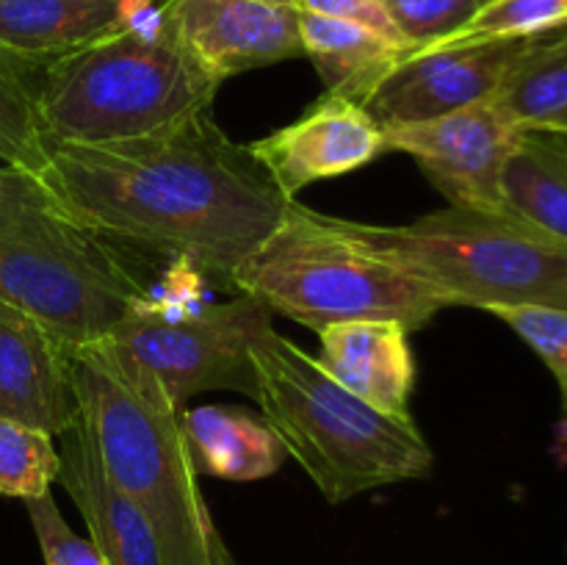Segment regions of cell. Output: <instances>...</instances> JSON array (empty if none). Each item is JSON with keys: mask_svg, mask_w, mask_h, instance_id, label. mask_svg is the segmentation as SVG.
I'll return each instance as SVG.
<instances>
[{"mask_svg": "<svg viewBox=\"0 0 567 565\" xmlns=\"http://www.w3.org/2000/svg\"><path fill=\"white\" fill-rule=\"evenodd\" d=\"M48 155L33 109V86L17 61L0 53V158L6 166L39 172Z\"/></svg>", "mask_w": 567, "mask_h": 565, "instance_id": "22", "label": "cell"}, {"mask_svg": "<svg viewBox=\"0 0 567 565\" xmlns=\"http://www.w3.org/2000/svg\"><path fill=\"white\" fill-rule=\"evenodd\" d=\"M410 330L399 321H341L319 330V363L327 374L388 415L410 419L415 358Z\"/></svg>", "mask_w": 567, "mask_h": 565, "instance_id": "15", "label": "cell"}, {"mask_svg": "<svg viewBox=\"0 0 567 565\" xmlns=\"http://www.w3.org/2000/svg\"><path fill=\"white\" fill-rule=\"evenodd\" d=\"M72 377L105 471L147 515L164 565H233L199 491L181 410L153 374L103 338L75 349Z\"/></svg>", "mask_w": 567, "mask_h": 565, "instance_id": "2", "label": "cell"}, {"mask_svg": "<svg viewBox=\"0 0 567 565\" xmlns=\"http://www.w3.org/2000/svg\"><path fill=\"white\" fill-rule=\"evenodd\" d=\"M482 3L485 0H385L393 25L413 53L454 37Z\"/></svg>", "mask_w": 567, "mask_h": 565, "instance_id": "25", "label": "cell"}, {"mask_svg": "<svg viewBox=\"0 0 567 565\" xmlns=\"http://www.w3.org/2000/svg\"><path fill=\"white\" fill-rule=\"evenodd\" d=\"M271 310L258 299L238 294L225 305H205L192 314H169L161 302L127 316L109 336L144 371L177 410L203 391L247 393L255 399L258 377L252 347L271 330Z\"/></svg>", "mask_w": 567, "mask_h": 565, "instance_id": "8", "label": "cell"}, {"mask_svg": "<svg viewBox=\"0 0 567 565\" xmlns=\"http://www.w3.org/2000/svg\"><path fill=\"white\" fill-rule=\"evenodd\" d=\"M230 291L316 332L363 319L399 321L413 332L452 308L441 291L352 244L324 214L293 199L275 233L233 271Z\"/></svg>", "mask_w": 567, "mask_h": 565, "instance_id": "7", "label": "cell"}, {"mask_svg": "<svg viewBox=\"0 0 567 565\" xmlns=\"http://www.w3.org/2000/svg\"><path fill=\"white\" fill-rule=\"evenodd\" d=\"M55 438H61L59 480L81 510L89 541L105 565H164L147 515L111 482L83 413Z\"/></svg>", "mask_w": 567, "mask_h": 565, "instance_id": "14", "label": "cell"}, {"mask_svg": "<svg viewBox=\"0 0 567 565\" xmlns=\"http://www.w3.org/2000/svg\"><path fill=\"white\" fill-rule=\"evenodd\" d=\"M299 33L305 55L313 61L327 94L354 100L360 105L404 55L413 53L369 28L310 11L299 14Z\"/></svg>", "mask_w": 567, "mask_h": 565, "instance_id": "18", "label": "cell"}, {"mask_svg": "<svg viewBox=\"0 0 567 565\" xmlns=\"http://www.w3.org/2000/svg\"><path fill=\"white\" fill-rule=\"evenodd\" d=\"M271 3H291V6H299V0H271Z\"/></svg>", "mask_w": 567, "mask_h": 565, "instance_id": "28", "label": "cell"}, {"mask_svg": "<svg viewBox=\"0 0 567 565\" xmlns=\"http://www.w3.org/2000/svg\"><path fill=\"white\" fill-rule=\"evenodd\" d=\"M25 504L37 541L42 546L44 565H105L97 546L70 530L61 510L55 507L53 493L48 491L42 496L25 499Z\"/></svg>", "mask_w": 567, "mask_h": 565, "instance_id": "26", "label": "cell"}, {"mask_svg": "<svg viewBox=\"0 0 567 565\" xmlns=\"http://www.w3.org/2000/svg\"><path fill=\"white\" fill-rule=\"evenodd\" d=\"M559 25H567V0H485L480 11L441 44L540 37Z\"/></svg>", "mask_w": 567, "mask_h": 565, "instance_id": "23", "label": "cell"}, {"mask_svg": "<svg viewBox=\"0 0 567 565\" xmlns=\"http://www.w3.org/2000/svg\"><path fill=\"white\" fill-rule=\"evenodd\" d=\"M520 127L491 100L413 125L388 127L385 150L415 158L454 208L507 214L502 170Z\"/></svg>", "mask_w": 567, "mask_h": 565, "instance_id": "9", "label": "cell"}, {"mask_svg": "<svg viewBox=\"0 0 567 565\" xmlns=\"http://www.w3.org/2000/svg\"><path fill=\"white\" fill-rule=\"evenodd\" d=\"M493 316L507 321L526 343L537 352V358L548 366L563 393V419L557 435L567 446V310L543 308V305H498L491 308Z\"/></svg>", "mask_w": 567, "mask_h": 565, "instance_id": "24", "label": "cell"}, {"mask_svg": "<svg viewBox=\"0 0 567 565\" xmlns=\"http://www.w3.org/2000/svg\"><path fill=\"white\" fill-rule=\"evenodd\" d=\"M75 349L25 310L0 299V415L61 435L81 419Z\"/></svg>", "mask_w": 567, "mask_h": 565, "instance_id": "13", "label": "cell"}, {"mask_svg": "<svg viewBox=\"0 0 567 565\" xmlns=\"http://www.w3.org/2000/svg\"><path fill=\"white\" fill-rule=\"evenodd\" d=\"M341 236L454 305H543L567 310V244L515 214L449 208L410 225H363L327 216Z\"/></svg>", "mask_w": 567, "mask_h": 565, "instance_id": "6", "label": "cell"}, {"mask_svg": "<svg viewBox=\"0 0 567 565\" xmlns=\"http://www.w3.org/2000/svg\"><path fill=\"white\" fill-rule=\"evenodd\" d=\"M509 214L567 244V133L524 131L502 170Z\"/></svg>", "mask_w": 567, "mask_h": 565, "instance_id": "20", "label": "cell"}, {"mask_svg": "<svg viewBox=\"0 0 567 565\" xmlns=\"http://www.w3.org/2000/svg\"><path fill=\"white\" fill-rule=\"evenodd\" d=\"M33 175L109 242L147 247L225 288L291 205L210 111L125 142L48 144Z\"/></svg>", "mask_w": 567, "mask_h": 565, "instance_id": "1", "label": "cell"}, {"mask_svg": "<svg viewBox=\"0 0 567 565\" xmlns=\"http://www.w3.org/2000/svg\"><path fill=\"white\" fill-rule=\"evenodd\" d=\"M532 39H487L415 50L377 83L363 109L388 131L485 103Z\"/></svg>", "mask_w": 567, "mask_h": 565, "instance_id": "10", "label": "cell"}, {"mask_svg": "<svg viewBox=\"0 0 567 565\" xmlns=\"http://www.w3.org/2000/svg\"><path fill=\"white\" fill-rule=\"evenodd\" d=\"M221 83L161 31H116L44 64L33 86L44 144H111L210 111Z\"/></svg>", "mask_w": 567, "mask_h": 565, "instance_id": "5", "label": "cell"}, {"mask_svg": "<svg viewBox=\"0 0 567 565\" xmlns=\"http://www.w3.org/2000/svg\"><path fill=\"white\" fill-rule=\"evenodd\" d=\"M192 465L197 474L230 482L271 476L286 463V446L258 415L230 404H203L181 413Z\"/></svg>", "mask_w": 567, "mask_h": 565, "instance_id": "17", "label": "cell"}, {"mask_svg": "<svg viewBox=\"0 0 567 565\" xmlns=\"http://www.w3.org/2000/svg\"><path fill=\"white\" fill-rule=\"evenodd\" d=\"M61 454L53 435L0 415V493L33 499L59 480Z\"/></svg>", "mask_w": 567, "mask_h": 565, "instance_id": "21", "label": "cell"}, {"mask_svg": "<svg viewBox=\"0 0 567 565\" xmlns=\"http://www.w3.org/2000/svg\"><path fill=\"white\" fill-rule=\"evenodd\" d=\"M288 199L305 186L347 175L380 158L385 131L360 103L336 94L316 100L299 120L249 144Z\"/></svg>", "mask_w": 567, "mask_h": 565, "instance_id": "12", "label": "cell"}, {"mask_svg": "<svg viewBox=\"0 0 567 565\" xmlns=\"http://www.w3.org/2000/svg\"><path fill=\"white\" fill-rule=\"evenodd\" d=\"M125 31L120 0H0V53L20 66L50 64Z\"/></svg>", "mask_w": 567, "mask_h": 565, "instance_id": "16", "label": "cell"}, {"mask_svg": "<svg viewBox=\"0 0 567 565\" xmlns=\"http://www.w3.org/2000/svg\"><path fill=\"white\" fill-rule=\"evenodd\" d=\"M299 6L271 0H166L164 20L219 83L305 55Z\"/></svg>", "mask_w": 567, "mask_h": 565, "instance_id": "11", "label": "cell"}, {"mask_svg": "<svg viewBox=\"0 0 567 565\" xmlns=\"http://www.w3.org/2000/svg\"><path fill=\"white\" fill-rule=\"evenodd\" d=\"M252 366L264 421L330 504L432 471L435 454L413 419L349 393L275 327L255 341Z\"/></svg>", "mask_w": 567, "mask_h": 565, "instance_id": "4", "label": "cell"}, {"mask_svg": "<svg viewBox=\"0 0 567 565\" xmlns=\"http://www.w3.org/2000/svg\"><path fill=\"white\" fill-rule=\"evenodd\" d=\"M491 103L520 131L567 133V25L526 44Z\"/></svg>", "mask_w": 567, "mask_h": 565, "instance_id": "19", "label": "cell"}, {"mask_svg": "<svg viewBox=\"0 0 567 565\" xmlns=\"http://www.w3.org/2000/svg\"><path fill=\"white\" fill-rule=\"evenodd\" d=\"M0 299L78 349L109 338L155 294L116 244L66 210L33 172L3 166Z\"/></svg>", "mask_w": 567, "mask_h": 565, "instance_id": "3", "label": "cell"}, {"mask_svg": "<svg viewBox=\"0 0 567 565\" xmlns=\"http://www.w3.org/2000/svg\"><path fill=\"white\" fill-rule=\"evenodd\" d=\"M299 9L310 11V14L332 17V20L354 22V25L369 28V31L391 39V42L404 44L402 33L393 25L385 0H299Z\"/></svg>", "mask_w": 567, "mask_h": 565, "instance_id": "27", "label": "cell"}]
</instances>
